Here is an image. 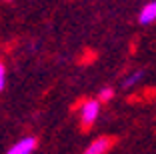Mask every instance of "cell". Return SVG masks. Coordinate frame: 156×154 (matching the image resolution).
Returning <instances> with one entry per match:
<instances>
[{"mask_svg":"<svg viewBox=\"0 0 156 154\" xmlns=\"http://www.w3.org/2000/svg\"><path fill=\"white\" fill-rule=\"evenodd\" d=\"M108 148H110V138H96L86 148V152L88 154H104Z\"/></svg>","mask_w":156,"mask_h":154,"instance_id":"cell-4","label":"cell"},{"mask_svg":"<svg viewBox=\"0 0 156 154\" xmlns=\"http://www.w3.org/2000/svg\"><path fill=\"white\" fill-rule=\"evenodd\" d=\"M138 20H140V24H150V22H154V20H156V0L148 2V4L140 10Z\"/></svg>","mask_w":156,"mask_h":154,"instance_id":"cell-3","label":"cell"},{"mask_svg":"<svg viewBox=\"0 0 156 154\" xmlns=\"http://www.w3.org/2000/svg\"><path fill=\"white\" fill-rule=\"evenodd\" d=\"M98 112H100V102L98 100H86L82 106H80V122L82 126H92L94 120L98 118Z\"/></svg>","mask_w":156,"mask_h":154,"instance_id":"cell-1","label":"cell"},{"mask_svg":"<svg viewBox=\"0 0 156 154\" xmlns=\"http://www.w3.org/2000/svg\"><path fill=\"white\" fill-rule=\"evenodd\" d=\"M4 84H6V68H4V64L0 62V90L4 88Z\"/></svg>","mask_w":156,"mask_h":154,"instance_id":"cell-7","label":"cell"},{"mask_svg":"<svg viewBox=\"0 0 156 154\" xmlns=\"http://www.w3.org/2000/svg\"><path fill=\"white\" fill-rule=\"evenodd\" d=\"M142 76H144V72H142V70H138V72L130 74V76L126 78V80H124V84H122V86H124V88H130V86H134V84H136V82L140 80Z\"/></svg>","mask_w":156,"mask_h":154,"instance_id":"cell-5","label":"cell"},{"mask_svg":"<svg viewBox=\"0 0 156 154\" xmlns=\"http://www.w3.org/2000/svg\"><path fill=\"white\" fill-rule=\"evenodd\" d=\"M36 146H38V142H36L34 136H24V138H20L14 146H10L8 152L10 154H30V152L36 150Z\"/></svg>","mask_w":156,"mask_h":154,"instance_id":"cell-2","label":"cell"},{"mask_svg":"<svg viewBox=\"0 0 156 154\" xmlns=\"http://www.w3.org/2000/svg\"><path fill=\"white\" fill-rule=\"evenodd\" d=\"M112 96H114V90H112V88H102V90H100V100H102V102L110 100Z\"/></svg>","mask_w":156,"mask_h":154,"instance_id":"cell-6","label":"cell"}]
</instances>
